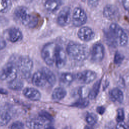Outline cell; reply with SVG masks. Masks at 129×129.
Returning <instances> with one entry per match:
<instances>
[{"mask_svg": "<svg viewBox=\"0 0 129 129\" xmlns=\"http://www.w3.org/2000/svg\"><path fill=\"white\" fill-rule=\"evenodd\" d=\"M108 44L113 47L116 45L125 46L128 42V36L124 30L118 24L112 23L105 34Z\"/></svg>", "mask_w": 129, "mask_h": 129, "instance_id": "6da1fadb", "label": "cell"}, {"mask_svg": "<svg viewBox=\"0 0 129 129\" xmlns=\"http://www.w3.org/2000/svg\"><path fill=\"white\" fill-rule=\"evenodd\" d=\"M67 52L72 59L78 61L85 60L89 55V50L86 45L74 42L68 44Z\"/></svg>", "mask_w": 129, "mask_h": 129, "instance_id": "7a4b0ae2", "label": "cell"}, {"mask_svg": "<svg viewBox=\"0 0 129 129\" xmlns=\"http://www.w3.org/2000/svg\"><path fill=\"white\" fill-rule=\"evenodd\" d=\"M14 16L24 26L29 28H34L38 24V19L34 15L30 14L25 7L20 6L15 9Z\"/></svg>", "mask_w": 129, "mask_h": 129, "instance_id": "3957f363", "label": "cell"}, {"mask_svg": "<svg viewBox=\"0 0 129 129\" xmlns=\"http://www.w3.org/2000/svg\"><path fill=\"white\" fill-rule=\"evenodd\" d=\"M16 64L20 76L23 78H28L33 67V62L31 58L28 56H21L18 58Z\"/></svg>", "mask_w": 129, "mask_h": 129, "instance_id": "277c9868", "label": "cell"}, {"mask_svg": "<svg viewBox=\"0 0 129 129\" xmlns=\"http://www.w3.org/2000/svg\"><path fill=\"white\" fill-rule=\"evenodd\" d=\"M18 69L16 63L9 61L6 63L0 71V79L8 82L16 79L17 77Z\"/></svg>", "mask_w": 129, "mask_h": 129, "instance_id": "5b68a950", "label": "cell"}, {"mask_svg": "<svg viewBox=\"0 0 129 129\" xmlns=\"http://www.w3.org/2000/svg\"><path fill=\"white\" fill-rule=\"evenodd\" d=\"M57 44L54 42L46 43L41 50V56L46 63L49 66H52L55 63V58Z\"/></svg>", "mask_w": 129, "mask_h": 129, "instance_id": "8992f818", "label": "cell"}, {"mask_svg": "<svg viewBox=\"0 0 129 129\" xmlns=\"http://www.w3.org/2000/svg\"><path fill=\"white\" fill-rule=\"evenodd\" d=\"M87 20V15L83 9L80 7L75 8L72 15V22L75 26L80 27L83 25Z\"/></svg>", "mask_w": 129, "mask_h": 129, "instance_id": "52a82bcc", "label": "cell"}, {"mask_svg": "<svg viewBox=\"0 0 129 129\" xmlns=\"http://www.w3.org/2000/svg\"><path fill=\"white\" fill-rule=\"evenodd\" d=\"M104 56V47L101 43H96L92 47L90 51L91 60L96 62L101 61Z\"/></svg>", "mask_w": 129, "mask_h": 129, "instance_id": "ba28073f", "label": "cell"}, {"mask_svg": "<svg viewBox=\"0 0 129 129\" xmlns=\"http://www.w3.org/2000/svg\"><path fill=\"white\" fill-rule=\"evenodd\" d=\"M97 77L96 73L91 70H85L79 72L75 76V79L82 84H89L93 82Z\"/></svg>", "mask_w": 129, "mask_h": 129, "instance_id": "9c48e42d", "label": "cell"}, {"mask_svg": "<svg viewBox=\"0 0 129 129\" xmlns=\"http://www.w3.org/2000/svg\"><path fill=\"white\" fill-rule=\"evenodd\" d=\"M71 9L68 7H64L59 13L57 22L59 25L62 27L68 25L71 21Z\"/></svg>", "mask_w": 129, "mask_h": 129, "instance_id": "30bf717a", "label": "cell"}, {"mask_svg": "<svg viewBox=\"0 0 129 129\" xmlns=\"http://www.w3.org/2000/svg\"><path fill=\"white\" fill-rule=\"evenodd\" d=\"M67 62L66 53L63 48L60 45H57L56 50L55 64L58 69L62 68Z\"/></svg>", "mask_w": 129, "mask_h": 129, "instance_id": "8fae6325", "label": "cell"}, {"mask_svg": "<svg viewBox=\"0 0 129 129\" xmlns=\"http://www.w3.org/2000/svg\"><path fill=\"white\" fill-rule=\"evenodd\" d=\"M77 34L79 39L85 42L91 41L95 36L93 30L91 28L87 26H84L80 28Z\"/></svg>", "mask_w": 129, "mask_h": 129, "instance_id": "7c38bea8", "label": "cell"}, {"mask_svg": "<svg viewBox=\"0 0 129 129\" xmlns=\"http://www.w3.org/2000/svg\"><path fill=\"white\" fill-rule=\"evenodd\" d=\"M104 17L109 20H113L119 16L118 8L113 5H107L103 9Z\"/></svg>", "mask_w": 129, "mask_h": 129, "instance_id": "4fadbf2b", "label": "cell"}, {"mask_svg": "<svg viewBox=\"0 0 129 129\" xmlns=\"http://www.w3.org/2000/svg\"><path fill=\"white\" fill-rule=\"evenodd\" d=\"M23 94L25 97L34 101L39 100L41 97L40 92L37 89L32 87L25 88L23 90Z\"/></svg>", "mask_w": 129, "mask_h": 129, "instance_id": "5bb4252c", "label": "cell"}, {"mask_svg": "<svg viewBox=\"0 0 129 129\" xmlns=\"http://www.w3.org/2000/svg\"><path fill=\"white\" fill-rule=\"evenodd\" d=\"M32 82L34 86L38 87H44L47 83L44 74L41 71H37L34 74L32 78Z\"/></svg>", "mask_w": 129, "mask_h": 129, "instance_id": "9a60e30c", "label": "cell"}, {"mask_svg": "<svg viewBox=\"0 0 129 129\" xmlns=\"http://www.w3.org/2000/svg\"><path fill=\"white\" fill-rule=\"evenodd\" d=\"M7 34L8 40L13 43L20 41L23 37L21 31L15 27L10 28L8 31Z\"/></svg>", "mask_w": 129, "mask_h": 129, "instance_id": "2e32d148", "label": "cell"}, {"mask_svg": "<svg viewBox=\"0 0 129 129\" xmlns=\"http://www.w3.org/2000/svg\"><path fill=\"white\" fill-rule=\"evenodd\" d=\"M75 79V76L69 72L61 73L59 76V83L62 86H68L72 84Z\"/></svg>", "mask_w": 129, "mask_h": 129, "instance_id": "e0dca14e", "label": "cell"}, {"mask_svg": "<svg viewBox=\"0 0 129 129\" xmlns=\"http://www.w3.org/2000/svg\"><path fill=\"white\" fill-rule=\"evenodd\" d=\"M43 121L39 117H31L26 121V125L29 129H41Z\"/></svg>", "mask_w": 129, "mask_h": 129, "instance_id": "ac0fdd59", "label": "cell"}, {"mask_svg": "<svg viewBox=\"0 0 129 129\" xmlns=\"http://www.w3.org/2000/svg\"><path fill=\"white\" fill-rule=\"evenodd\" d=\"M67 95V91L62 87L55 88L52 93L51 98L53 101H59L62 100Z\"/></svg>", "mask_w": 129, "mask_h": 129, "instance_id": "d6986e66", "label": "cell"}, {"mask_svg": "<svg viewBox=\"0 0 129 129\" xmlns=\"http://www.w3.org/2000/svg\"><path fill=\"white\" fill-rule=\"evenodd\" d=\"M61 4V0H46L44 4V7L47 11L54 12L59 8Z\"/></svg>", "mask_w": 129, "mask_h": 129, "instance_id": "ffe728a7", "label": "cell"}, {"mask_svg": "<svg viewBox=\"0 0 129 129\" xmlns=\"http://www.w3.org/2000/svg\"><path fill=\"white\" fill-rule=\"evenodd\" d=\"M41 71L44 74L47 83L51 86H53L56 81V79L54 73L48 68L43 67Z\"/></svg>", "mask_w": 129, "mask_h": 129, "instance_id": "44dd1931", "label": "cell"}, {"mask_svg": "<svg viewBox=\"0 0 129 129\" xmlns=\"http://www.w3.org/2000/svg\"><path fill=\"white\" fill-rule=\"evenodd\" d=\"M11 119V114L7 109H3L0 112V126L6 125Z\"/></svg>", "mask_w": 129, "mask_h": 129, "instance_id": "7402d4cb", "label": "cell"}, {"mask_svg": "<svg viewBox=\"0 0 129 129\" xmlns=\"http://www.w3.org/2000/svg\"><path fill=\"white\" fill-rule=\"evenodd\" d=\"M8 83V88L14 91H20L22 89L24 86L23 81L21 79H17V78Z\"/></svg>", "mask_w": 129, "mask_h": 129, "instance_id": "603a6c76", "label": "cell"}, {"mask_svg": "<svg viewBox=\"0 0 129 129\" xmlns=\"http://www.w3.org/2000/svg\"><path fill=\"white\" fill-rule=\"evenodd\" d=\"M110 95L114 100L120 103L122 102L124 98L123 94L119 89L115 88L112 89L110 92Z\"/></svg>", "mask_w": 129, "mask_h": 129, "instance_id": "cb8c5ba5", "label": "cell"}, {"mask_svg": "<svg viewBox=\"0 0 129 129\" xmlns=\"http://www.w3.org/2000/svg\"><path fill=\"white\" fill-rule=\"evenodd\" d=\"M101 84V80H97L93 85L91 89L90 90L88 94V97L90 99H95L97 96Z\"/></svg>", "mask_w": 129, "mask_h": 129, "instance_id": "d4e9b609", "label": "cell"}, {"mask_svg": "<svg viewBox=\"0 0 129 129\" xmlns=\"http://www.w3.org/2000/svg\"><path fill=\"white\" fill-rule=\"evenodd\" d=\"M89 104V100L84 97H80L78 100L73 102L71 106L79 108H84L87 107Z\"/></svg>", "mask_w": 129, "mask_h": 129, "instance_id": "484cf974", "label": "cell"}, {"mask_svg": "<svg viewBox=\"0 0 129 129\" xmlns=\"http://www.w3.org/2000/svg\"><path fill=\"white\" fill-rule=\"evenodd\" d=\"M39 117L43 121H48L49 122L53 121V118L50 113L45 110H41L39 112Z\"/></svg>", "mask_w": 129, "mask_h": 129, "instance_id": "4316f807", "label": "cell"}, {"mask_svg": "<svg viewBox=\"0 0 129 129\" xmlns=\"http://www.w3.org/2000/svg\"><path fill=\"white\" fill-rule=\"evenodd\" d=\"M10 0H0V13L6 12L11 7Z\"/></svg>", "mask_w": 129, "mask_h": 129, "instance_id": "83f0119b", "label": "cell"}, {"mask_svg": "<svg viewBox=\"0 0 129 129\" xmlns=\"http://www.w3.org/2000/svg\"><path fill=\"white\" fill-rule=\"evenodd\" d=\"M85 119L86 122L90 125H94L97 122V117L95 114L93 113H88L85 116Z\"/></svg>", "mask_w": 129, "mask_h": 129, "instance_id": "f1b7e54d", "label": "cell"}, {"mask_svg": "<svg viewBox=\"0 0 129 129\" xmlns=\"http://www.w3.org/2000/svg\"><path fill=\"white\" fill-rule=\"evenodd\" d=\"M24 127V124L22 122L16 121L11 125L10 129H23Z\"/></svg>", "mask_w": 129, "mask_h": 129, "instance_id": "f546056e", "label": "cell"}, {"mask_svg": "<svg viewBox=\"0 0 129 129\" xmlns=\"http://www.w3.org/2000/svg\"><path fill=\"white\" fill-rule=\"evenodd\" d=\"M124 58V56L122 54L119 53V52H116L114 55V62L116 64H119L122 62Z\"/></svg>", "mask_w": 129, "mask_h": 129, "instance_id": "4dcf8cb0", "label": "cell"}, {"mask_svg": "<svg viewBox=\"0 0 129 129\" xmlns=\"http://www.w3.org/2000/svg\"><path fill=\"white\" fill-rule=\"evenodd\" d=\"M124 118V113L122 109L119 108L117 111L116 115V120L117 122L123 121Z\"/></svg>", "mask_w": 129, "mask_h": 129, "instance_id": "1f68e13d", "label": "cell"}, {"mask_svg": "<svg viewBox=\"0 0 129 129\" xmlns=\"http://www.w3.org/2000/svg\"><path fill=\"white\" fill-rule=\"evenodd\" d=\"M99 2V0H87L88 5L91 8H96L98 6Z\"/></svg>", "mask_w": 129, "mask_h": 129, "instance_id": "d6a6232c", "label": "cell"}, {"mask_svg": "<svg viewBox=\"0 0 129 129\" xmlns=\"http://www.w3.org/2000/svg\"><path fill=\"white\" fill-rule=\"evenodd\" d=\"M116 129H129V126L123 121H120L118 122L116 126Z\"/></svg>", "mask_w": 129, "mask_h": 129, "instance_id": "836d02e7", "label": "cell"}, {"mask_svg": "<svg viewBox=\"0 0 129 129\" xmlns=\"http://www.w3.org/2000/svg\"><path fill=\"white\" fill-rule=\"evenodd\" d=\"M121 3L124 9L129 12V0H121Z\"/></svg>", "mask_w": 129, "mask_h": 129, "instance_id": "e575fe53", "label": "cell"}, {"mask_svg": "<svg viewBox=\"0 0 129 129\" xmlns=\"http://www.w3.org/2000/svg\"><path fill=\"white\" fill-rule=\"evenodd\" d=\"M6 46V42L5 39L0 36V50L5 48Z\"/></svg>", "mask_w": 129, "mask_h": 129, "instance_id": "d590c367", "label": "cell"}, {"mask_svg": "<svg viewBox=\"0 0 129 129\" xmlns=\"http://www.w3.org/2000/svg\"><path fill=\"white\" fill-rule=\"evenodd\" d=\"M96 110L100 114H103L105 111V108L103 106H99L96 108Z\"/></svg>", "mask_w": 129, "mask_h": 129, "instance_id": "8d00e7d4", "label": "cell"}, {"mask_svg": "<svg viewBox=\"0 0 129 129\" xmlns=\"http://www.w3.org/2000/svg\"><path fill=\"white\" fill-rule=\"evenodd\" d=\"M44 129H55L54 126L51 124V123H48L45 125L44 127Z\"/></svg>", "mask_w": 129, "mask_h": 129, "instance_id": "74e56055", "label": "cell"}, {"mask_svg": "<svg viewBox=\"0 0 129 129\" xmlns=\"http://www.w3.org/2000/svg\"><path fill=\"white\" fill-rule=\"evenodd\" d=\"M84 129H93L92 127L90 126H88V125H86L85 126Z\"/></svg>", "mask_w": 129, "mask_h": 129, "instance_id": "f35d334b", "label": "cell"}, {"mask_svg": "<svg viewBox=\"0 0 129 129\" xmlns=\"http://www.w3.org/2000/svg\"><path fill=\"white\" fill-rule=\"evenodd\" d=\"M63 129H68L67 128H63Z\"/></svg>", "mask_w": 129, "mask_h": 129, "instance_id": "ab89813d", "label": "cell"}, {"mask_svg": "<svg viewBox=\"0 0 129 129\" xmlns=\"http://www.w3.org/2000/svg\"><path fill=\"white\" fill-rule=\"evenodd\" d=\"M14 1H16V0H14Z\"/></svg>", "mask_w": 129, "mask_h": 129, "instance_id": "60d3db41", "label": "cell"}, {"mask_svg": "<svg viewBox=\"0 0 129 129\" xmlns=\"http://www.w3.org/2000/svg\"></svg>", "mask_w": 129, "mask_h": 129, "instance_id": "b9f144b4", "label": "cell"}]
</instances>
